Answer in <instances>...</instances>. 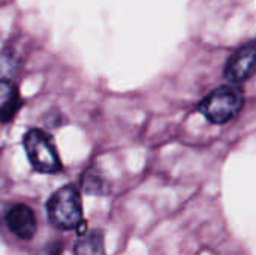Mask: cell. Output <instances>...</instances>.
<instances>
[{
    "label": "cell",
    "instance_id": "6da1fadb",
    "mask_svg": "<svg viewBox=\"0 0 256 255\" xmlns=\"http://www.w3.org/2000/svg\"><path fill=\"white\" fill-rule=\"evenodd\" d=\"M244 96L237 86H220L200 104L198 111L212 123L224 125L243 108Z\"/></svg>",
    "mask_w": 256,
    "mask_h": 255
},
{
    "label": "cell",
    "instance_id": "7a4b0ae2",
    "mask_svg": "<svg viewBox=\"0 0 256 255\" xmlns=\"http://www.w3.org/2000/svg\"><path fill=\"white\" fill-rule=\"evenodd\" d=\"M50 222L58 230H74L82 222V204L80 192L68 185L56 191L46 204Z\"/></svg>",
    "mask_w": 256,
    "mask_h": 255
},
{
    "label": "cell",
    "instance_id": "3957f363",
    "mask_svg": "<svg viewBox=\"0 0 256 255\" xmlns=\"http://www.w3.org/2000/svg\"><path fill=\"white\" fill-rule=\"evenodd\" d=\"M28 162L38 173L52 174L62 170V162L54 143L48 134L40 129H30L22 140Z\"/></svg>",
    "mask_w": 256,
    "mask_h": 255
},
{
    "label": "cell",
    "instance_id": "277c9868",
    "mask_svg": "<svg viewBox=\"0 0 256 255\" xmlns=\"http://www.w3.org/2000/svg\"><path fill=\"white\" fill-rule=\"evenodd\" d=\"M256 69V41L238 48L225 66V77L232 84L243 83Z\"/></svg>",
    "mask_w": 256,
    "mask_h": 255
},
{
    "label": "cell",
    "instance_id": "5b68a950",
    "mask_svg": "<svg viewBox=\"0 0 256 255\" xmlns=\"http://www.w3.org/2000/svg\"><path fill=\"white\" fill-rule=\"evenodd\" d=\"M9 230L22 240H30L36 234V218L33 210L26 204H15L6 215Z\"/></svg>",
    "mask_w": 256,
    "mask_h": 255
},
{
    "label": "cell",
    "instance_id": "8992f818",
    "mask_svg": "<svg viewBox=\"0 0 256 255\" xmlns=\"http://www.w3.org/2000/svg\"><path fill=\"white\" fill-rule=\"evenodd\" d=\"M75 255H106L104 233L100 230H92L90 233L81 234L74 248Z\"/></svg>",
    "mask_w": 256,
    "mask_h": 255
},
{
    "label": "cell",
    "instance_id": "52a82bcc",
    "mask_svg": "<svg viewBox=\"0 0 256 255\" xmlns=\"http://www.w3.org/2000/svg\"><path fill=\"white\" fill-rule=\"evenodd\" d=\"M21 104L22 102H21L16 90H14V93L9 95L8 99L0 105V123H8L9 120H12L15 117V114L18 113Z\"/></svg>",
    "mask_w": 256,
    "mask_h": 255
},
{
    "label": "cell",
    "instance_id": "ba28073f",
    "mask_svg": "<svg viewBox=\"0 0 256 255\" xmlns=\"http://www.w3.org/2000/svg\"><path fill=\"white\" fill-rule=\"evenodd\" d=\"M63 254V248L62 243L58 242H51L45 246H42V249L38 252V255H62Z\"/></svg>",
    "mask_w": 256,
    "mask_h": 255
}]
</instances>
